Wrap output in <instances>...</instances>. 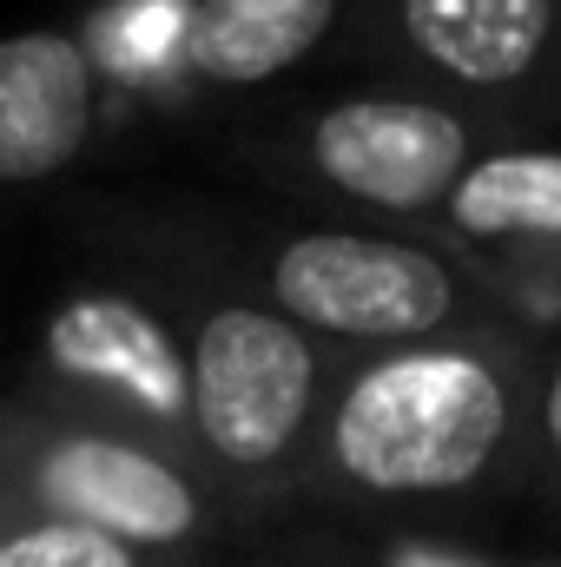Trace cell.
<instances>
[{"label": "cell", "mask_w": 561, "mask_h": 567, "mask_svg": "<svg viewBox=\"0 0 561 567\" xmlns=\"http://www.w3.org/2000/svg\"><path fill=\"white\" fill-rule=\"evenodd\" d=\"M0 508L53 515L172 561H225L258 542V522L185 449L67 416L20 390H0Z\"/></svg>", "instance_id": "5"}, {"label": "cell", "mask_w": 561, "mask_h": 567, "mask_svg": "<svg viewBox=\"0 0 561 567\" xmlns=\"http://www.w3.org/2000/svg\"><path fill=\"white\" fill-rule=\"evenodd\" d=\"M529 495L561 522V330L536 337V429H529Z\"/></svg>", "instance_id": "12"}, {"label": "cell", "mask_w": 561, "mask_h": 567, "mask_svg": "<svg viewBox=\"0 0 561 567\" xmlns=\"http://www.w3.org/2000/svg\"><path fill=\"white\" fill-rule=\"evenodd\" d=\"M232 567H377L370 555H357V548H344V542H324V535H290V542H252V548H238Z\"/></svg>", "instance_id": "13"}, {"label": "cell", "mask_w": 561, "mask_h": 567, "mask_svg": "<svg viewBox=\"0 0 561 567\" xmlns=\"http://www.w3.org/2000/svg\"><path fill=\"white\" fill-rule=\"evenodd\" d=\"M357 0H185L165 80L198 100L265 93L310 60H330Z\"/></svg>", "instance_id": "10"}, {"label": "cell", "mask_w": 561, "mask_h": 567, "mask_svg": "<svg viewBox=\"0 0 561 567\" xmlns=\"http://www.w3.org/2000/svg\"><path fill=\"white\" fill-rule=\"evenodd\" d=\"M100 258V251H93ZM133 265V258H120ZM172 297L185 370H192V462L265 528L272 515L297 508L304 455L337 383V350L297 330L290 317L252 303L192 271L140 265Z\"/></svg>", "instance_id": "3"}, {"label": "cell", "mask_w": 561, "mask_h": 567, "mask_svg": "<svg viewBox=\"0 0 561 567\" xmlns=\"http://www.w3.org/2000/svg\"><path fill=\"white\" fill-rule=\"evenodd\" d=\"M502 140L516 133L449 100H422L404 86H337L252 120L238 165L278 205L429 231L456 178Z\"/></svg>", "instance_id": "4"}, {"label": "cell", "mask_w": 561, "mask_h": 567, "mask_svg": "<svg viewBox=\"0 0 561 567\" xmlns=\"http://www.w3.org/2000/svg\"><path fill=\"white\" fill-rule=\"evenodd\" d=\"M509 567H561V555H522V561H509Z\"/></svg>", "instance_id": "14"}, {"label": "cell", "mask_w": 561, "mask_h": 567, "mask_svg": "<svg viewBox=\"0 0 561 567\" xmlns=\"http://www.w3.org/2000/svg\"><path fill=\"white\" fill-rule=\"evenodd\" d=\"M13 390L67 416L133 429V435H152L192 455L185 337H178L172 297L140 265L93 258V271L60 284Z\"/></svg>", "instance_id": "7"}, {"label": "cell", "mask_w": 561, "mask_h": 567, "mask_svg": "<svg viewBox=\"0 0 561 567\" xmlns=\"http://www.w3.org/2000/svg\"><path fill=\"white\" fill-rule=\"evenodd\" d=\"M205 567H232V555H225V561H205Z\"/></svg>", "instance_id": "15"}, {"label": "cell", "mask_w": 561, "mask_h": 567, "mask_svg": "<svg viewBox=\"0 0 561 567\" xmlns=\"http://www.w3.org/2000/svg\"><path fill=\"white\" fill-rule=\"evenodd\" d=\"M330 60L516 140L561 133V0H357Z\"/></svg>", "instance_id": "6"}, {"label": "cell", "mask_w": 561, "mask_h": 567, "mask_svg": "<svg viewBox=\"0 0 561 567\" xmlns=\"http://www.w3.org/2000/svg\"><path fill=\"white\" fill-rule=\"evenodd\" d=\"M429 238L496 297L516 330H561V145H489L429 218Z\"/></svg>", "instance_id": "8"}, {"label": "cell", "mask_w": 561, "mask_h": 567, "mask_svg": "<svg viewBox=\"0 0 561 567\" xmlns=\"http://www.w3.org/2000/svg\"><path fill=\"white\" fill-rule=\"evenodd\" d=\"M0 567H205V561H172V555H152V548L53 522V515L0 508Z\"/></svg>", "instance_id": "11"}, {"label": "cell", "mask_w": 561, "mask_h": 567, "mask_svg": "<svg viewBox=\"0 0 561 567\" xmlns=\"http://www.w3.org/2000/svg\"><path fill=\"white\" fill-rule=\"evenodd\" d=\"M80 245L245 290L337 357L456 330H516L429 231L278 198H100L80 212Z\"/></svg>", "instance_id": "1"}, {"label": "cell", "mask_w": 561, "mask_h": 567, "mask_svg": "<svg viewBox=\"0 0 561 567\" xmlns=\"http://www.w3.org/2000/svg\"><path fill=\"white\" fill-rule=\"evenodd\" d=\"M113 80L80 27L0 40V198L73 178L113 133Z\"/></svg>", "instance_id": "9"}, {"label": "cell", "mask_w": 561, "mask_h": 567, "mask_svg": "<svg viewBox=\"0 0 561 567\" xmlns=\"http://www.w3.org/2000/svg\"><path fill=\"white\" fill-rule=\"evenodd\" d=\"M536 337L456 330L337 363L304 455L297 508L456 515L529 495Z\"/></svg>", "instance_id": "2"}]
</instances>
